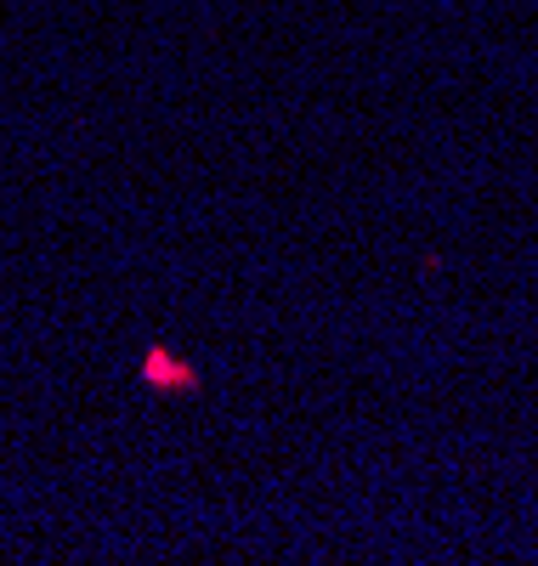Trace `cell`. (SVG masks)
I'll use <instances>...</instances> for the list:
<instances>
[{
	"mask_svg": "<svg viewBox=\"0 0 538 566\" xmlns=\"http://www.w3.org/2000/svg\"><path fill=\"white\" fill-rule=\"evenodd\" d=\"M142 386H154V391H199V374H193V363L170 357L165 346H148L142 352Z\"/></svg>",
	"mask_w": 538,
	"mask_h": 566,
	"instance_id": "1",
	"label": "cell"
}]
</instances>
